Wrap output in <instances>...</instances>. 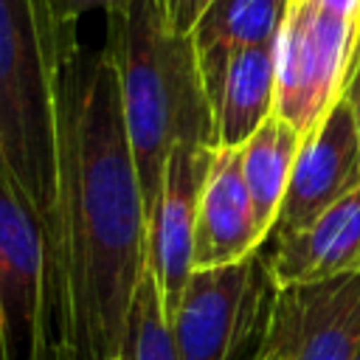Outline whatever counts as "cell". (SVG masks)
Returning <instances> with one entry per match:
<instances>
[{
	"label": "cell",
	"instance_id": "6da1fadb",
	"mask_svg": "<svg viewBox=\"0 0 360 360\" xmlns=\"http://www.w3.org/2000/svg\"><path fill=\"white\" fill-rule=\"evenodd\" d=\"M59 191L48 231L53 340L79 360H118L146 270V202L135 172L115 56L73 34L56 96Z\"/></svg>",
	"mask_w": 360,
	"mask_h": 360
},
{
	"label": "cell",
	"instance_id": "7a4b0ae2",
	"mask_svg": "<svg viewBox=\"0 0 360 360\" xmlns=\"http://www.w3.org/2000/svg\"><path fill=\"white\" fill-rule=\"evenodd\" d=\"M76 31L56 0H0V163L45 236L59 191V73Z\"/></svg>",
	"mask_w": 360,
	"mask_h": 360
},
{
	"label": "cell",
	"instance_id": "3957f363",
	"mask_svg": "<svg viewBox=\"0 0 360 360\" xmlns=\"http://www.w3.org/2000/svg\"><path fill=\"white\" fill-rule=\"evenodd\" d=\"M107 45L149 219L172 143L191 118L208 112V101L191 39L172 31L163 0H127L107 14Z\"/></svg>",
	"mask_w": 360,
	"mask_h": 360
},
{
	"label": "cell",
	"instance_id": "277c9868",
	"mask_svg": "<svg viewBox=\"0 0 360 360\" xmlns=\"http://www.w3.org/2000/svg\"><path fill=\"white\" fill-rule=\"evenodd\" d=\"M276 284L264 253L191 270L172 318L180 360H256L264 346Z\"/></svg>",
	"mask_w": 360,
	"mask_h": 360
},
{
	"label": "cell",
	"instance_id": "5b68a950",
	"mask_svg": "<svg viewBox=\"0 0 360 360\" xmlns=\"http://www.w3.org/2000/svg\"><path fill=\"white\" fill-rule=\"evenodd\" d=\"M360 22L315 0H287L276 31V115L309 135L346 90Z\"/></svg>",
	"mask_w": 360,
	"mask_h": 360
},
{
	"label": "cell",
	"instance_id": "8992f818",
	"mask_svg": "<svg viewBox=\"0 0 360 360\" xmlns=\"http://www.w3.org/2000/svg\"><path fill=\"white\" fill-rule=\"evenodd\" d=\"M53 340L45 228L0 163V360H39Z\"/></svg>",
	"mask_w": 360,
	"mask_h": 360
},
{
	"label": "cell",
	"instance_id": "52a82bcc",
	"mask_svg": "<svg viewBox=\"0 0 360 360\" xmlns=\"http://www.w3.org/2000/svg\"><path fill=\"white\" fill-rule=\"evenodd\" d=\"M211 115L191 118L172 143L158 200L146 219V267L172 312L188 276L200 188L211 163Z\"/></svg>",
	"mask_w": 360,
	"mask_h": 360
},
{
	"label": "cell",
	"instance_id": "ba28073f",
	"mask_svg": "<svg viewBox=\"0 0 360 360\" xmlns=\"http://www.w3.org/2000/svg\"><path fill=\"white\" fill-rule=\"evenodd\" d=\"M360 354V270L276 287L264 360H354Z\"/></svg>",
	"mask_w": 360,
	"mask_h": 360
},
{
	"label": "cell",
	"instance_id": "9c48e42d",
	"mask_svg": "<svg viewBox=\"0 0 360 360\" xmlns=\"http://www.w3.org/2000/svg\"><path fill=\"white\" fill-rule=\"evenodd\" d=\"M360 186V138L349 101L340 96L321 124L304 135L270 236H284L312 222L332 202Z\"/></svg>",
	"mask_w": 360,
	"mask_h": 360
},
{
	"label": "cell",
	"instance_id": "30bf717a",
	"mask_svg": "<svg viewBox=\"0 0 360 360\" xmlns=\"http://www.w3.org/2000/svg\"><path fill=\"white\" fill-rule=\"evenodd\" d=\"M250 191L242 177L239 149H214L197 200L191 270L242 262L264 248Z\"/></svg>",
	"mask_w": 360,
	"mask_h": 360
},
{
	"label": "cell",
	"instance_id": "8fae6325",
	"mask_svg": "<svg viewBox=\"0 0 360 360\" xmlns=\"http://www.w3.org/2000/svg\"><path fill=\"white\" fill-rule=\"evenodd\" d=\"M214 149L242 146L276 112V39L228 53L200 70Z\"/></svg>",
	"mask_w": 360,
	"mask_h": 360
},
{
	"label": "cell",
	"instance_id": "7c38bea8",
	"mask_svg": "<svg viewBox=\"0 0 360 360\" xmlns=\"http://www.w3.org/2000/svg\"><path fill=\"white\" fill-rule=\"evenodd\" d=\"M270 239L273 248L264 253V264L276 287L309 284L360 270V186L304 228Z\"/></svg>",
	"mask_w": 360,
	"mask_h": 360
},
{
	"label": "cell",
	"instance_id": "4fadbf2b",
	"mask_svg": "<svg viewBox=\"0 0 360 360\" xmlns=\"http://www.w3.org/2000/svg\"><path fill=\"white\" fill-rule=\"evenodd\" d=\"M301 141L304 135L292 124H287L281 115L273 112L242 146H236L242 160V177L267 239L276 228L278 208H281Z\"/></svg>",
	"mask_w": 360,
	"mask_h": 360
},
{
	"label": "cell",
	"instance_id": "5bb4252c",
	"mask_svg": "<svg viewBox=\"0 0 360 360\" xmlns=\"http://www.w3.org/2000/svg\"><path fill=\"white\" fill-rule=\"evenodd\" d=\"M287 0H211L194 31L188 34L197 70L211 68L233 51L273 42Z\"/></svg>",
	"mask_w": 360,
	"mask_h": 360
},
{
	"label": "cell",
	"instance_id": "9a60e30c",
	"mask_svg": "<svg viewBox=\"0 0 360 360\" xmlns=\"http://www.w3.org/2000/svg\"><path fill=\"white\" fill-rule=\"evenodd\" d=\"M118 360H180L172 332V318L149 267L143 270L135 287Z\"/></svg>",
	"mask_w": 360,
	"mask_h": 360
},
{
	"label": "cell",
	"instance_id": "2e32d148",
	"mask_svg": "<svg viewBox=\"0 0 360 360\" xmlns=\"http://www.w3.org/2000/svg\"><path fill=\"white\" fill-rule=\"evenodd\" d=\"M163 3H166L169 25L180 37H188L200 22V17L205 14V8L211 6V0H163Z\"/></svg>",
	"mask_w": 360,
	"mask_h": 360
},
{
	"label": "cell",
	"instance_id": "e0dca14e",
	"mask_svg": "<svg viewBox=\"0 0 360 360\" xmlns=\"http://www.w3.org/2000/svg\"><path fill=\"white\" fill-rule=\"evenodd\" d=\"M62 17L68 22H82V17L104 11V14H115L118 8L127 6V0H56Z\"/></svg>",
	"mask_w": 360,
	"mask_h": 360
},
{
	"label": "cell",
	"instance_id": "ac0fdd59",
	"mask_svg": "<svg viewBox=\"0 0 360 360\" xmlns=\"http://www.w3.org/2000/svg\"><path fill=\"white\" fill-rule=\"evenodd\" d=\"M343 98H346L349 107H352L354 127H357V138H360V45H357V53H354V62H352V70H349V79H346Z\"/></svg>",
	"mask_w": 360,
	"mask_h": 360
},
{
	"label": "cell",
	"instance_id": "d6986e66",
	"mask_svg": "<svg viewBox=\"0 0 360 360\" xmlns=\"http://www.w3.org/2000/svg\"><path fill=\"white\" fill-rule=\"evenodd\" d=\"M318 6H323L326 11L346 17V20H357L360 22V0H315Z\"/></svg>",
	"mask_w": 360,
	"mask_h": 360
},
{
	"label": "cell",
	"instance_id": "ffe728a7",
	"mask_svg": "<svg viewBox=\"0 0 360 360\" xmlns=\"http://www.w3.org/2000/svg\"><path fill=\"white\" fill-rule=\"evenodd\" d=\"M39 360H79V357L73 354L70 346H65L59 340H48L45 349H42V354H39Z\"/></svg>",
	"mask_w": 360,
	"mask_h": 360
},
{
	"label": "cell",
	"instance_id": "44dd1931",
	"mask_svg": "<svg viewBox=\"0 0 360 360\" xmlns=\"http://www.w3.org/2000/svg\"><path fill=\"white\" fill-rule=\"evenodd\" d=\"M256 360H264V357H256Z\"/></svg>",
	"mask_w": 360,
	"mask_h": 360
}]
</instances>
